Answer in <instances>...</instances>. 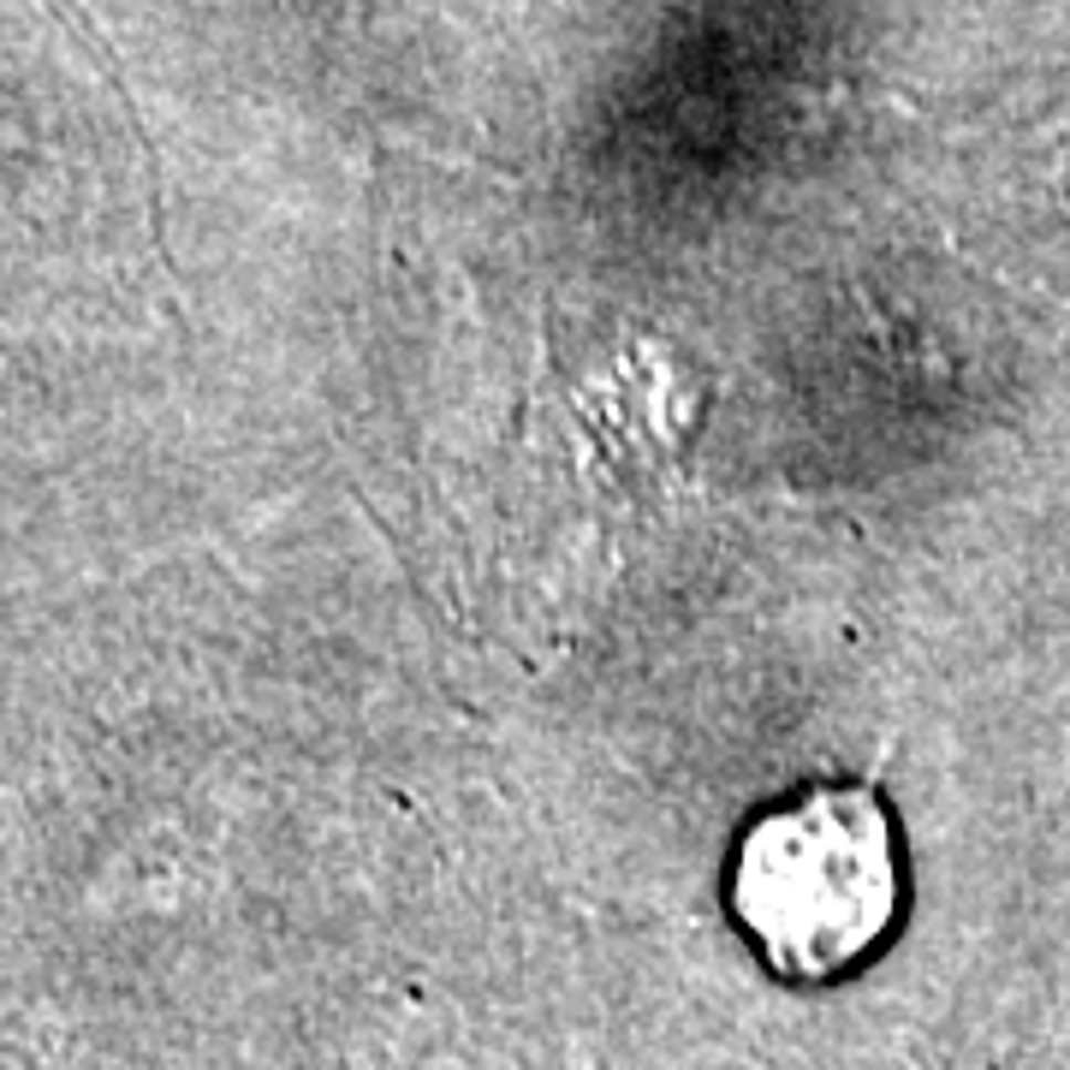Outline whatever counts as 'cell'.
I'll list each match as a JSON object with an SVG mask.
<instances>
[{"mask_svg": "<svg viewBox=\"0 0 1070 1070\" xmlns=\"http://www.w3.org/2000/svg\"><path fill=\"white\" fill-rule=\"evenodd\" d=\"M732 922L785 982H839L904 910L899 821L862 779H815L755 809L726 869Z\"/></svg>", "mask_w": 1070, "mask_h": 1070, "instance_id": "6da1fadb", "label": "cell"}]
</instances>
